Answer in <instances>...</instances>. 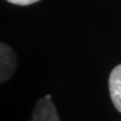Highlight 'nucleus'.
<instances>
[{
  "mask_svg": "<svg viewBox=\"0 0 121 121\" xmlns=\"http://www.w3.org/2000/svg\"><path fill=\"white\" fill-rule=\"evenodd\" d=\"M16 68V56L4 43L0 44V82L4 83L13 75Z\"/></svg>",
  "mask_w": 121,
  "mask_h": 121,
  "instance_id": "nucleus-1",
  "label": "nucleus"
},
{
  "mask_svg": "<svg viewBox=\"0 0 121 121\" xmlns=\"http://www.w3.org/2000/svg\"><path fill=\"white\" fill-rule=\"evenodd\" d=\"M30 121H60L58 112L51 99L44 97L37 102Z\"/></svg>",
  "mask_w": 121,
  "mask_h": 121,
  "instance_id": "nucleus-2",
  "label": "nucleus"
},
{
  "mask_svg": "<svg viewBox=\"0 0 121 121\" xmlns=\"http://www.w3.org/2000/svg\"><path fill=\"white\" fill-rule=\"evenodd\" d=\"M109 91L115 108L121 113V65L116 66L109 76Z\"/></svg>",
  "mask_w": 121,
  "mask_h": 121,
  "instance_id": "nucleus-3",
  "label": "nucleus"
},
{
  "mask_svg": "<svg viewBox=\"0 0 121 121\" xmlns=\"http://www.w3.org/2000/svg\"><path fill=\"white\" fill-rule=\"evenodd\" d=\"M10 3H13V4H17V5H29L32 4V3H35L39 0H7Z\"/></svg>",
  "mask_w": 121,
  "mask_h": 121,
  "instance_id": "nucleus-4",
  "label": "nucleus"
}]
</instances>
